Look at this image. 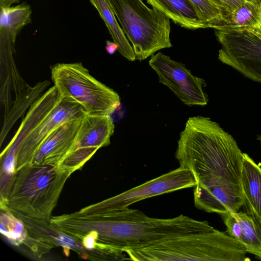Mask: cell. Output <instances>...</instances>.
<instances>
[{
	"label": "cell",
	"mask_w": 261,
	"mask_h": 261,
	"mask_svg": "<svg viewBox=\"0 0 261 261\" xmlns=\"http://www.w3.org/2000/svg\"><path fill=\"white\" fill-rule=\"evenodd\" d=\"M149 65L159 76V82L167 86L185 105L204 106L208 101L203 88L206 83L191 73L184 64L159 52L151 56Z\"/></svg>",
	"instance_id": "9"
},
{
	"label": "cell",
	"mask_w": 261,
	"mask_h": 261,
	"mask_svg": "<svg viewBox=\"0 0 261 261\" xmlns=\"http://www.w3.org/2000/svg\"><path fill=\"white\" fill-rule=\"evenodd\" d=\"M206 28L215 29L223 21L221 11L209 0H190Z\"/></svg>",
	"instance_id": "22"
},
{
	"label": "cell",
	"mask_w": 261,
	"mask_h": 261,
	"mask_svg": "<svg viewBox=\"0 0 261 261\" xmlns=\"http://www.w3.org/2000/svg\"><path fill=\"white\" fill-rule=\"evenodd\" d=\"M61 99L55 86L42 94L30 107L18 130L4 150L17 155L22 142L59 104Z\"/></svg>",
	"instance_id": "13"
},
{
	"label": "cell",
	"mask_w": 261,
	"mask_h": 261,
	"mask_svg": "<svg viewBox=\"0 0 261 261\" xmlns=\"http://www.w3.org/2000/svg\"><path fill=\"white\" fill-rule=\"evenodd\" d=\"M146 2L182 28L190 30L206 28L190 0H146Z\"/></svg>",
	"instance_id": "15"
},
{
	"label": "cell",
	"mask_w": 261,
	"mask_h": 261,
	"mask_svg": "<svg viewBox=\"0 0 261 261\" xmlns=\"http://www.w3.org/2000/svg\"><path fill=\"white\" fill-rule=\"evenodd\" d=\"M222 12L223 18L233 12L245 2V0H209Z\"/></svg>",
	"instance_id": "24"
},
{
	"label": "cell",
	"mask_w": 261,
	"mask_h": 261,
	"mask_svg": "<svg viewBox=\"0 0 261 261\" xmlns=\"http://www.w3.org/2000/svg\"><path fill=\"white\" fill-rule=\"evenodd\" d=\"M72 173L61 165L27 164L16 170L4 206L24 216L49 221Z\"/></svg>",
	"instance_id": "4"
},
{
	"label": "cell",
	"mask_w": 261,
	"mask_h": 261,
	"mask_svg": "<svg viewBox=\"0 0 261 261\" xmlns=\"http://www.w3.org/2000/svg\"><path fill=\"white\" fill-rule=\"evenodd\" d=\"M241 185L246 212L261 217V166L243 153Z\"/></svg>",
	"instance_id": "17"
},
{
	"label": "cell",
	"mask_w": 261,
	"mask_h": 261,
	"mask_svg": "<svg viewBox=\"0 0 261 261\" xmlns=\"http://www.w3.org/2000/svg\"><path fill=\"white\" fill-rule=\"evenodd\" d=\"M114 128L111 115L86 114L82 120L72 151L81 148L96 152L100 148L108 146Z\"/></svg>",
	"instance_id": "14"
},
{
	"label": "cell",
	"mask_w": 261,
	"mask_h": 261,
	"mask_svg": "<svg viewBox=\"0 0 261 261\" xmlns=\"http://www.w3.org/2000/svg\"><path fill=\"white\" fill-rule=\"evenodd\" d=\"M0 36L15 43L22 29L30 23L32 10L25 2L13 7H0Z\"/></svg>",
	"instance_id": "19"
},
{
	"label": "cell",
	"mask_w": 261,
	"mask_h": 261,
	"mask_svg": "<svg viewBox=\"0 0 261 261\" xmlns=\"http://www.w3.org/2000/svg\"><path fill=\"white\" fill-rule=\"evenodd\" d=\"M175 158L195 178L197 208L221 215L238 212L244 205L243 153L218 123L207 117H190L180 133Z\"/></svg>",
	"instance_id": "1"
},
{
	"label": "cell",
	"mask_w": 261,
	"mask_h": 261,
	"mask_svg": "<svg viewBox=\"0 0 261 261\" xmlns=\"http://www.w3.org/2000/svg\"><path fill=\"white\" fill-rule=\"evenodd\" d=\"M240 224L241 243L247 253L261 259V217L252 212H232Z\"/></svg>",
	"instance_id": "20"
},
{
	"label": "cell",
	"mask_w": 261,
	"mask_h": 261,
	"mask_svg": "<svg viewBox=\"0 0 261 261\" xmlns=\"http://www.w3.org/2000/svg\"><path fill=\"white\" fill-rule=\"evenodd\" d=\"M215 30H245L261 40V2L245 3L229 15L223 18Z\"/></svg>",
	"instance_id": "16"
},
{
	"label": "cell",
	"mask_w": 261,
	"mask_h": 261,
	"mask_svg": "<svg viewBox=\"0 0 261 261\" xmlns=\"http://www.w3.org/2000/svg\"><path fill=\"white\" fill-rule=\"evenodd\" d=\"M215 30L221 44L219 60L245 77L261 83V40L245 30Z\"/></svg>",
	"instance_id": "8"
},
{
	"label": "cell",
	"mask_w": 261,
	"mask_h": 261,
	"mask_svg": "<svg viewBox=\"0 0 261 261\" xmlns=\"http://www.w3.org/2000/svg\"><path fill=\"white\" fill-rule=\"evenodd\" d=\"M136 261H247L245 246L215 229L164 239L149 246L125 251Z\"/></svg>",
	"instance_id": "3"
},
{
	"label": "cell",
	"mask_w": 261,
	"mask_h": 261,
	"mask_svg": "<svg viewBox=\"0 0 261 261\" xmlns=\"http://www.w3.org/2000/svg\"><path fill=\"white\" fill-rule=\"evenodd\" d=\"M20 0H0V7H9L13 4H17Z\"/></svg>",
	"instance_id": "26"
},
{
	"label": "cell",
	"mask_w": 261,
	"mask_h": 261,
	"mask_svg": "<svg viewBox=\"0 0 261 261\" xmlns=\"http://www.w3.org/2000/svg\"><path fill=\"white\" fill-rule=\"evenodd\" d=\"M259 1H260V2H261V0H259Z\"/></svg>",
	"instance_id": "29"
},
{
	"label": "cell",
	"mask_w": 261,
	"mask_h": 261,
	"mask_svg": "<svg viewBox=\"0 0 261 261\" xmlns=\"http://www.w3.org/2000/svg\"><path fill=\"white\" fill-rule=\"evenodd\" d=\"M221 216L226 227L227 234L241 243L242 238L241 226L232 212H227Z\"/></svg>",
	"instance_id": "23"
},
{
	"label": "cell",
	"mask_w": 261,
	"mask_h": 261,
	"mask_svg": "<svg viewBox=\"0 0 261 261\" xmlns=\"http://www.w3.org/2000/svg\"><path fill=\"white\" fill-rule=\"evenodd\" d=\"M51 75L60 96L79 104L86 114L111 115L120 106L118 94L92 76L82 63L55 64Z\"/></svg>",
	"instance_id": "6"
},
{
	"label": "cell",
	"mask_w": 261,
	"mask_h": 261,
	"mask_svg": "<svg viewBox=\"0 0 261 261\" xmlns=\"http://www.w3.org/2000/svg\"><path fill=\"white\" fill-rule=\"evenodd\" d=\"M72 229L79 237L92 232L97 243L125 252L153 245L167 238L215 229L207 221L180 215L171 218L150 217L136 209L110 212L96 217L76 216Z\"/></svg>",
	"instance_id": "2"
},
{
	"label": "cell",
	"mask_w": 261,
	"mask_h": 261,
	"mask_svg": "<svg viewBox=\"0 0 261 261\" xmlns=\"http://www.w3.org/2000/svg\"><path fill=\"white\" fill-rule=\"evenodd\" d=\"M103 20L113 41L118 46V51L130 61L136 60L132 45L118 23L116 17L107 0H89Z\"/></svg>",
	"instance_id": "18"
},
{
	"label": "cell",
	"mask_w": 261,
	"mask_h": 261,
	"mask_svg": "<svg viewBox=\"0 0 261 261\" xmlns=\"http://www.w3.org/2000/svg\"><path fill=\"white\" fill-rule=\"evenodd\" d=\"M118 49V45L114 41H106V50L110 55L114 54Z\"/></svg>",
	"instance_id": "25"
},
{
	"label": "cell",
	"mask_w": 261,
	"mask_h": 261,
	"mask_svg": "<svg viewBox=\"0 0 261 261\" xmlns=\"http://www.w3.org/2000/svg\"><path fill=\"white\" fill-rule=\"evenodd\" d=\"M245 1L251 2L253 3H257L259 2V0H245Z\"/></svg>",
	"instance_id": "27"
},
{
	"label": "cell",
	"mask_w": 261,
	"mask_h": 261,
	"mask_svg": "<svg viewBox=\"0 0 261 261\" xmlns=\"http://www.w3.org/2000/svg\"><path fill=\"white\" fill-rule=\"evenodd\" d=\"M86 113L77 103L62 98L59 104L21 143L17 157V170L31 164L38 148L58 126L68 121L83 118Z\"/></svg>",
	"instance_id": "10"
},
{
	"label": "cell",
	"mask_w": 261,
	"mask_h": 261,
	"mask_svg": "<svg viewBox=\"0 0 261 261\" xmlns=\"http://www.w3.org/2000/svg\"><path fill=\"white\" fill-rule=\"evenodd\" d=\"M11 213L23 223L30 235L40 239L53 248L61 247L67 256H69L70 251L73 250L82 258L99 260L97 255L87 249L81 240L63 232L49 221L26 217L14 212Z\"/></svg>",
	"instance_id": "11"
},
{
	"label": "cell",
	"mask_w": 261,
	"mask_h": 261,
	"mask_svg": "<svg viewBox=\"0 0 261 261\" xmlns=\"http://www.w3.org/2000/svg\"><path fill=\"white\" fill-rule=\"evenodd\" d=\"M130 41L136 60L142 61L157 51L172 47L169 18L142 0H107Z\"/></svg>",
	"instance_id": "5"
},
{
	"label": "cell",
	"mask_w": 261,
	"mask_h": 261,
	"mask_svg": "<svg viewBox=\"0 0 261 261\" xmlns=\"http://www.w3.org/2000/svg\"><path fill=\"white\" fill-rule=\"evenodd\" d=\"M195 178L189 169L179 166L155 178L146 181L119 194L84 207L76 213L85 217H96L123 210L147 198L194 187Z\"/></svg>",
	"instance_id": "7"
},
{
	"label": "cell",
	"mask_w": 261,
	"mask_h": 261,
	"mask_svg": "<svg viewBox=\"0 0 261 261\" xmlns=\"http://www.w3.org/2000/svg\"><path fill=\"white\" fill-rule=\"evenodd\" d=\"M257 139L260 141V145H261V135H258L257 136Z\"/></svg>",
	"instance_id": "28"
},
{
	"label": "cell",
	"mask_w": 261,
	"mask_h": 261,
	"mask_svg": "<svg viewBox=\"0 0 261 261\" xmlns=\"http://www.w3.org/2000/svg\"><path fill=\"white\" fill-rule=\"evenodd\" d=\"M1 232L13 245H24L30 234L23 223L6 206H1Z\"/></svg>",
	"instance_id": "21"
},
{
	"label": "cell",
	"mask_w": 261,
	"mask_h": 261,
	"mask_svg": "<svg viewBox=\"0 0 261 261\" xmlns=\"http://www.w3.org/2000/svg\"><path fill=\"white\" fill-rule=\"evenodd\" d=\"M82 119L68 121L55 129L40 145L31 164L60 165L72 151Z\"/></svg>",
	"instance_id": "12"
}]
</instances>
